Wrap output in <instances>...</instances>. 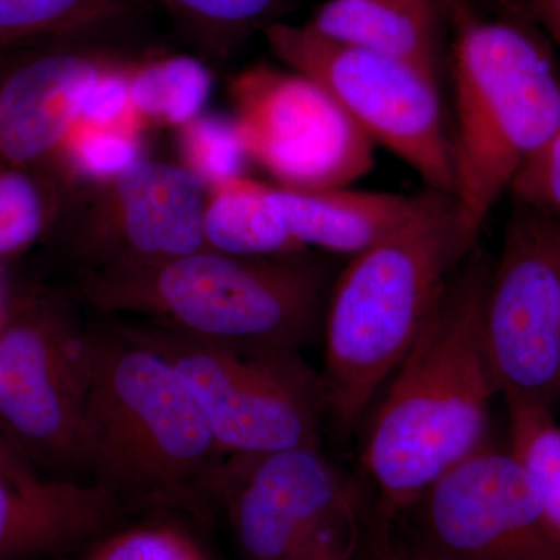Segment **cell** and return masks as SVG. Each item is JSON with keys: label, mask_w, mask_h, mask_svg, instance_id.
<instances>
[{"label": "cell", "mask_w": 560, "mask_h": 560, "mask_svg": "<svg viewBox=\"0 0 560 560\" xmlns=\"http://www.w3.org/2000/svg\"><path fill=\"white\" fill-rule=\"evenodd\" d=\"M492 267L477 245L451 272L372 415L360 463L378 521L396 522L442 474L488 444L499 394L482 337Z\"/></svg>", "instance_id": "cell-1"}, {"label": "cell", "mask_w": 560, "mask_h": 560, "mask_svg": "<svg viewBox=\"0 0 560 560\" xmlns=\"http://www.w3.org/2000/svg\"><path fill=\"white\" fill-rule=\"evenodd\" d=\"M102 316L88 323L84 477L113 492L128 511L175 512L209 522L228 456L171 361L124 319Z\"/></svg>", "instance_id": "cell-2"}, {"label": "cell", "mask_w": 560, "mask_h": 560, "mask_svg": "<svg viewBox=\"0 0 560 560\" xmlns=\"http://www.w3.org/2000/svg\"><path fill=\"white\" fill-rule=\"evenodd\" d=\"M453 25V194L467 254L530 156L560 128V70L528 22L482 20L464 0H442Z\"/></svg>", "instance_id": "cell-3"}, {"label": "cell", "mask_w": 560, "mask_h": 560, "mask_svg": "<svg viewBox=\"0 0 560 560\" xmlns=\"http://www.w3.org/2000/svg\"><path fill=\"white\" fill-rule=\"evenodd\" d=\"M334 275L313 250L243 257L213 249L77 276L72 296L102 315L206 340L300 349L323 329Z\"/></svg>", "instance_id": "cell-4"}, {"label": "cell", "mask_w": 560, "mask_h": 560, "mask_svg": "<svg viewBox=\"0 0 560 560\" xmlns=\"http://www.w3.org/2000/svg\"><path fill=\"white\" fill-rule=\"evenodd\" d=\"M467 256L455 201L434 191L425 210L385 242L350 257L324 313L326 412L350 434L415 345L451 272Z\"/></svg>", "instance_id": "cell-5"}, {"label": "cell", "mask_w": 560, "mask_h": 560, "mask_svg": "<svg viewBox=\"0 0 560 560\" xmlns=\"http://www.w3.org/2000/svg\"><path fill=\"white\" fill-rule=\"evenodd\" d=\"M117 318L171 361L224 455L320 447L323 383L300 349L206 340L150 320Z\"/></svg>", "instance_id": "cell-6"}, {"label": "cell", "mask_w": 560, "mask_h": 560, "mask_svg": "<svg viewBox=\"0 0 560 560\" xmlns=\"http://www.w3.org/2000/svg\"><path fill=\"white\" fill-rule=\"evenodd\" d=\"M242 560H353L372 511L320 447L228 456L215 490Z\"/></svg>", "instance_id": "cell-7"}, {"label": "cell", "mask_w": 560, "mask_h": 560, "mask_svg": "<svg viewBox=\"0 0 560 560\" xmlns=\"http://www.w3.org/2000/svg\"><path fill=\"white\" fill-rule=\"evenodd\" d=\"M70 294L27 298L0 320V429L28 464L88 481L90 330Z\"/></svg>", "instance_id": "cell-8"}, {"label": "cell", "mask_w": 560, "mask_h": 560, "mask_svg": "<svg viewBox=\"0 0 560 560\" xmlns=\"http://www.w3.org/2000/svg\"><path fill=\"white\" fill-rule=\"evenodd\" d=\"M265 39L290 70L324 88L374 143L407 162L431 190L453 194L452 140L438 77L408 62L334 43L307 25H268Z\"/></svg>", "instance_id": "cell-9"}, {"label": "cell", "mask_w": 560, "mask_h": 560, "mask_svg": "<svg viewBox=\"0 0 560 560\" xmlns=\"http://www.w3.org/2000/svg\"><path fill=\"white\" fill-rule=\"evenodd\" d=\"M482 337L506 405L560 404V223L514 201L490 272Z\"/></svg>", "instance_id": "cell-10"}, {"label": "cell", "mask_w": 560, "mask_h": 560, "mask_svg": "<svg viewBox=\"0 0 560 560\" xmlns=\"http://www.w3.org/2000/svg\"><path fill=\"white\" fill-rule=\"evenodd\" d=\"M440 560H560L536 485L511 451L482 445L442 474L396 522Z\"/></svg>", "instance_id": "cell-11"}, {"label": "cell", "mask_w": 560, "mask_h": 560, "mask_svg": "<svg viewBox=\"0 0 560 560\" xmlns=\"http://www.w3.org/2000/svg\"><path fill=\"white\" fill-rule=\"evenodd\" d=\"M208 195L186 165L140 160L116 178L72 184L57 217L79 275L142 267L208 249Z\"/></svg>", "instance_id": "cell-12"}, {"label": "cell", "mask_w": 560, "mask_h": 560, "mask_svg": "<svg viewBox=\"0 0 560 560\" xmlns=\"http://www.w3.org/2000/svg\"><path fill=\"white\" fill-rule=\"evenodd\" d=\"M234 120L249 162L293 190L349 187L374 164V142L315 81L259 65L231 81Z\"/></svg>", "instance_id": "cell-13"}, {"label": "cell", "mask_w": 560, "mask_h": 560, "mask_svg": "<svg viewBox=\"0 0 560 560\" xmlns=\"http://www.w3.org/2000/svg\"><path fill=\"white\" fill-rule=\"evenodd\" d=\"M120 62L90 46H62L22 61L0 79V167L28 168L57 158L79 120L81 94Z\"/></svg>", "instance_id": "cell-14"}, {"label": "cell", "mask_w": 560, "mask_h": 560, "mask_svg": "<svg viewBox=\"0 0 560 560\" xmlns=\"http://www.w3.org/2000/svg\"><path fill=\"white\" fill-rule=\"evenodd\" d=\"M108 489L72 478L20 486L0 475V560L62 558L121 521Z\"/></svg>", "instance_id": "cell-15"}, {"label": "cell", "mask_w": 560, "mask_h": 560, "mask_svg": "<svg viewBox=\"0 0 560 560\" xmlns=\"http://www.w3.org/2000/svg\"><path fill=\"white\" fill-rule=\"evenodd\" d=\"M436 190L420 195L352 190H293L268 186V202L302 248L357 256L404 230Z\"/></svg>", "instance_id": "cell-16"}, {"label": "cell", "mask_w": 560, "mask_h": 560, "mask_svg": "<svg viewBox=\"0 0 560 560\" xmlns=\"http://www.w3.org/2000/svg\"><path fill=\"white\" fill-rule=\"evenodd\" d=\"M434 5L397 0H327L307 27L323 38L408 62L438 77Z\"/></svg>", "instance_id": "cell-17"}, {"label": "cell", "mask_w": 560, "mask_h": 560, "mask_svg": "<svg viewBox=\"0 0 560 560\" xmlns=\"http://www.w3.org/2000/svg\"><path fill=\"white\" fill-rule=\"evenodd\" d=\"M208 249L243 257L305 253L280 223L268 202L267 184L238 176L210 187L205 210Z\"/></svg>", "instance_id": "cell-18"}, {"label": "cell", "mask_w": 560, "mask_h": 560, "mask_svg": "<svg viewBox=\"0 0 560 560\" xmlns=\"http://www.w3.org/2000/svg\"><path fill=\"white\" fill-rule=\"evenodd\" d=\"M205 62L187 55L130 66L132 109L140 124L184 127L205 114L212 92Z\"/></svg>", "instance_id": "cell-19"}, {"label": "cell", "mask_w": 560, "mask_h": 560, "mask_svg": "<svg viewBox=\"0 0 560 560\" xmlns=\"http://www.w3.org/2000/svg\"><path fill=\"white\" fill-rule=\"evenodd\" d=\"M58 560H220L209 545L175 512L128 525L117 523L79 550Z\"/></svg>", "instance_id": "cell-20"}, {"label": "cell", "mask_w": 560, "mask_h": 560, "mask_svg": "<svg viewBox=\"0 0 560 560\" xmlns=\"http://www.w3.org/2000/svg\"><path fill=\"white\" fill-rule=\"evenodd\" d=\"M202 50L223 58L254 32L280 22L293 0H160Z\"/></svg>", "instance_id": "cell-21"}, {"label": "cell", "mask_w": 560, "mask_h": 560, "mask_svg": "<svg viewBox=\"0 0 560 560\" xmlns=\"http://www.w3.org/2000/svg\"><path fill=\"white\" fill-rule=\"evenodd\" d=\"M136 0H0V46L35 36L79 35L125 16Z\"/></svg>", "instance_id": "cell-22"}, {"label": "cell", "mask_w": 560, "mask_h": 560, "mask_svg": "<svg viewBox=\"0 0 560 560\" xmlns=\"http://www.w3.org/2000/svg\"><path fill=\"white\" fill-rule=\"evenodd\" d=\"M508 412L510 451L529 471L545 517L560 541V429L550 411L508 405Z\"/></svg>", "instance_id": "cell-23"}, {"label": "cell", "mask_w": 560, "mask_h": 560, "mask_svg": "<svg viewBox=\"0 0 560 560\" xmlns=\"http://www.w3.org/2000/svg\"><path fill=\"white\" fill-rule=\"evenodd\" d=\"M139 128H101L75 124L57 158L72 184L116 178L143 160Z\"/></svg>", "instance_id": "cell-24"}, {"label": "cell", "mask_w": 560, "mask_h": 560, "mask_svg": "<svg viewBox=\"0 0 560 560\" xmlns=\"http://www.w3.org/2000/svg\"><path fill=\"white\" fill-rule=\"evenodd\" d=\"M184 164L213 187L243 175L249 162L234 120L201 114L179 128Z\"/></svg>", "instance_id": "cell-25"}, {"label": "cell", "mask_w": 560, "mask_h": 560, "mask_svg": "<svg viewBox=\"0 0 560 560\" xmlns=\"http://www.w3.org/2000/svg\"><path fill=\"white\" fill-rule=\"evenodd\" d=\"M50 220L38 180L24 168L0 167V257L28 248Z\"/></svg>", "instance_id": "cell-26"}, {"label": "cell", "mask_w": 560, "mask_h": 560, "mask_svg": "<svg viewBox=\"0 0 560 560\" xmlns=\"http://www.w3.org/2000/svg\"><path fill=\"white\" fill-rule=\"evenodd\" d=\"M130 66L116 62L103 69L88 84L79 103L77 124L101 128H139L138 116L132 109Z\"/></svg>", "instance_id": "cell-27"}, {"label": "cell", "mask_w": 560, "mask_h": 560, "mask_svg": "<svg viewBox=\"0 0 560 560\" xmlns=\"http://www.w3.org/2000/svg\"><path fill=\"white\" fill-rule=\"evenodd\" d=\"M514 201L539 210L560 223V128L512 180Z\"/></svg>", "instance_id": "cell-28"}, {"label": "cell", "mask_w": 560, "mask_h": 560, "mask_svg": "<svg viewBox=\"0 0 560 560\" xmlns=\"http://www.w3.org/2000/svg\"><path fill=\"white\" fill-rule=\"evenodd\" d=\"M364 560H440L420 551L389 522L372 517Z\"/></svg>", "instance_id": "cell-29"}, {"label": "cell", "mask_w": 560, "mask_h": 560, "mask_svg": "<svg viewBox=\"0 0 560 560\" xmlns=\"http://www.w3.org/2000/svg\"><path fill=\"white\" fill-rule=\"evenodd\" d=\"M504 14L540 28L560 46V0H500Z\"/></svg>", "instance_id": "cell-30"}, {"label": "cell", "mask_w": 560, "mask_h": 560, "mask_svg": "<svg viewBox=\"0 0 560 560\" xmlns=\"http://www.w3.org/2000/svg\"><path fill=\"white\" fill-rule=\"evenodd\" d=\"M0 475L20 486H31L43 480L3 434H0Z\"/></svg>", "instance_id": "cell-31"}, {"label": "cell", "mask_w": 560, "mask_h": 560, "mask_svg": "<svg viewBox=\"0 0 560 560\" xmlns=\"http://www.w3.org/2000/svg\"><path fill=\"white\" fill-rule=\"evenodd\" d=\"M397 2L410 3V5H416V7L433 5V0H397Z\"/></svg>", "instance_id": "cell-32"}, {"label": "cell", "mask_w": 560, "mask_h": 560, "mask_svg": "<svg viewBox=\"0 0 560 560\" xmlns=\"http://www.w3.org/2000/svg\"><path fill=\"white\" fill-rule=\"evenodd\" d=\"M466 2L469 3L470 7H474V9H477L478 5H486V3L500 2V0H466Z\"/></svg>", "instance_id": "cell-33"}]
</instances>
